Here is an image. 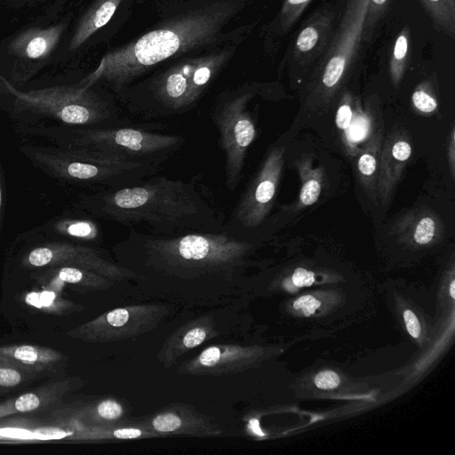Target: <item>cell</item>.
Wrapping results in <instances>:
<instances>
[{"mask_svg":"<svg viewBox=\"0 0 455 455\" xmlns=\"http://www.w3.org/2000/svg\"><path fill=\"white\" fill-rule=\"evenodd\" d=\"M352 110L349 105L339 107L336 115V124L339 129H347L351 124Z\"/></svg>","mask_w":455,"mask_h":455,"instance_id":"e575fe53","label":"cell"},{"mask_svg":"<svg viewBox=\"0 0 455 455\" xmlns=\"http://www.w3.org/2000/svg\"><path fill=\"white\" fill-rule=\"evenodd\" d=\"M167 315L162 305L146 304L115 308L69 331L67 335L85 342H112L155 329Z\"/></svg>","mask_w":455,"mask_h":455,"instance_id":"9c48e42d","label":"cell"},{"mask_svg":"<svg viewBox=\"0 0 455 455\" xmlns=\"http://www.w3.org/2000/svg\"><path fill=\"white\" fill-rule=\"evenodd\" d=\"M179 46L180 40L176 34L161 29L142 36L134 47V53L140 63L152 65L172 55Z\"/></svg>","mask_w":455,"mask_h":455,"instance_id":"d6986e66","label":"cell"},{"mask_svg":"<svg viewBox=\"0 0 455 455\" xmlns=\"http://www.w3.org/2000/svg\"><path fill=\"white\" fill-rule=\"evenodd\" d=\"M341 8L326 3L312 12L296 35L288 60L305 68L317 63L331 39Z\"/></svg>","mask_w":455,"mask_h":455,"instance_id":"8fae6325","label":"cell"},{"mask_svg":"<svg viewBox=\"0 0 455 455\" xmlns=\"http://www.w3.org/2000/svg\"><path fill=\"white\" fill-rule=\"evenodd\" d=\"M411 30L404 26L398 33L389 59V72L392 80L397 84L403 77L408 60Z\"/></svg>","mask_w":455,"mask_h":455,"instance_id":"603a6c76","label":"cell"},{"mask_svg":"<svg viewBox=\"0 0 455 455\" xmlns=\"http://www.w3.org/2000/svg\"><path fill=\"white\" fill-rule=\"evenodd\" d=\"M366 130V124L363 122V120L358 119L357 121H355L349 132L350 140L355 141L361 140L364 137Z\"/></svg>","mask_w":455,"mask_h":455,"instance_id":"74e56055","label":"cell"},{"mask_svg":"<svg viewBox=\"0 0 455 455\" xmlns=\"http://www.w3.org/2000/svg\"><path fill=\"white\" fill-rule=\"evenodd\" d=\"M32 267L71 266L93 271L117 281L136 279L137 275L113 260L104 251L68 242H53L33 248L22 260Z\"/></svg>","mask_w":455,"mask_h":455,"instance_id":"30bf717a","label":"cell"},{"mask_svg":"<svg viewBox=\"0 0 455 455\" xmlns=\"http://www.w3.org/2000/svg\"><path fill=\"white\" fill-rule=\"evenodd\" d=\"M0 99L9 100L15 111L59 121L71 127H98L125 123L110 102L83 82L56 84L20 90L0 76Z\"/></svg>","mask_w":455,"mask_h":455,"instance_id":"5b68a950","label":"cell"},{"mask_svg":"<svg viewBox=\"0 0 455 455\" xmlns=\"http://www.w3.org/2000/svg\"><path fill=\"white\" fill-rule=\"evenodd\" d=\"M291 281L295 286H310L315 282V274L303 267H298L292 276Z\"/></svg>","mask_w":455,"mask_h":455,"instance_id":"d6a6232c","label":"cell"},{"mask_svg":"<svg viewBox=\"0 0 455 455\" xmlns=\"http://www.w3.org/2000/svg\"><path fill=\"white\" fill-rule=\"evenodd\" d=\"M437 31L455 37V0H419Z\"/></svg>","mask_w":455,"mask_h":455,"instance_id":"44dd1931","label":"cell"},{"mask_svg":"<svg viewBox=\"0 0 455 455\" xmlns=\"http://www.w3.org/2000/svg\"><path fill=\"white\" fill-rule=\"evenodd\" d=\"M63 357L58 350L47 347L29 344L0 346V363L38 375L56 369Z\"/></svg>","mask_w":455,"mask_h":455,"instance_id":"e0dca14e","label":"cell"},{"mask_svg":"<svg viewBox=\"0 0 455 455\" xmlns=\"http://www.w3.org/2000/svg\"><path fill=\"white\" fill-rule=\"evenodd\" d=\"M142 425L158 436L164 435L213 436L222 432L204 414L180 404L166 407Z\"/></svg>","mask_w":455,"mask_h":455,"instance_id":"4fadbf2b","label":"cell"},{"mask_svg":"<svg viewBox=\"0 0 455 455\" xmlns=\"http://www.w3.org/2000/svg\"><path fill=\"white\" fill-rule=\"evenodd\" d=\"M218 333L214 320L209 316L187 323L166 339L158 354V359L169 367L188 350L217 336Z\"/></svg>","mask_w":455,"mask_h":455,"instance_id":"9a60e30c","label":"cell"},{"mask_svg":"<svg viewBox=\"0 0 455 455\" xmlns=\"http://www.w3.org/2000/svg\"><path fill=\"white\" fill-rule=\"evenodd\" d=\"M435 234V222L429 217H425L418 223L415 233L414 240L419 244L428 243Z\"/></svg>","mask_w":455,"mask_h":455,"instance_id":"83f0119b","label":"cell"},{"mask_svg":"<svg viewBox=\"0 0 455 455\" xmlns=\"http://www.w3.org/2000/svg\"><path fill=\"white\" fill-rule=\"evenodd\" d=\"M403 319L409 334L418 339L420 336L421 328L419 319L411 310H405L403 312Z\"/></svg>","mask_w":455,"mask_h":455,"instance_id":"836d02e7","label":"cell"},{"mask_svg":"<svg viewBox=\"0 0 455 455\" xmlns=\"http://www.w3.org/2000/svg\"><path fill=\"white\" fill-rule=\"evenodd\" d=\"M391 0H369L363 39L369 42L379 22L384 18Z\"/></svg>","mask_w":455,"mask_h":455,"instance_id":"d4e9b609","label":"cell"},{"mask_svg":"<svg viewBox=\"0 0 455 455\" xmlns=\"http://www.w3.org/2000/svg\"><path fill=\"white\" fill-rule=\"evenodd\" d=\"M57 299L51 291L32 292L28 295L27 301L38 308L52 312H63L72 307L69 301Z\"/></svg>","mask_w":455,"mask_h":455,"instance_id":"4316f807","label":"cell"},{"mask_svg":"<svg viewBox=\"0 0 455 455\" xmlns=\"http://www.w3.org/2000/svg\"><path fill=\"white\" fill-rule=\"evenodd\" d=\"M411 153V148L409 143L406 141H398L396 142L392 149L393 156L399 161L407 160Z\"/></svg>","mask_w":455,"mask_h":455,"instance_id":"8d00e7d4","label":"cell"},{"mask_svg":"<svg viewBox=\"0 0 455 455\" xmlns=\"http://www.w3.org/2000/svg\"><path fill=\"white\" fill-rule=\"evenodd\" d=\"M56 233L68 238L92 243L101 239L98 224L90 218H64L53 225Z\"/></svg>","mask_w":455,"mask_h":455,"instance_id":"7402d4cb","label":"cell"},{"mask_svg":"<svg viewBox=\"0 0 455 455\" xmlns=\"http://www.w3.org/2000/svg\"><path fill=\"white\" fill-rule=\"evenodd\" d=\"M4 173L0 163V234L2 230L3 216H4Z\"/></svg>","mask_w":455,"mask_h":455,"instance_id":"f35d334b","label":"cell"},{"mask_svg":"<svg viewBox=\"0 0 455 455\" xmlns=\"http://www.w3.org/2000/svg\"><path fill=\"white\" fill-rule=\"evenodd\" d=\"M77 205L91 217L144 225L156 235L226 230L222 209L196 176L183 180L152 175L134 185L84 195Z\"/></svg>","mask_w":455,"mask_h":455,"instance_id":"7a4b0ae2","label":"cell"},{"mask_svg":"<svg viewBox=\"0 0 455 455\" xmlns=\"http://www.w3.org/2000/svg\"><path fill=\"white\" fill-rule=\"evenodd\" d=\"M314 382L318 388L333 389L339 385L340 379L335 371L327 370L320 371L315 377Z\"/></svg>","mask_w":455,"mask_h":455,"instance_id":"4dcf8cb0","label":"cell"},{"mask_svg":"<svg viewBox=\"0 0 455 455\" xmlns=\"http://www.w3.org/2000/svg\"><path fill=\"white\" fill-rule=\"evenodd\" d=\"M450 294L452 299H455V281H452L450 285Z\"/></svg>","mask_w":455,"mask_h":455,"instance_id":"ab89813d","label":"cell"},{"mask_svg":"<svg viewBox=\"0 0 455 455\" xmlns=\"http://www.w3.org/2000/svg\"><path fill=\"white\" fill-rule=\"evenodd\" d=\"M412 102L419 110L426 113L435 110L437 107L435 99L421 89L413 92Z\"/></svg>","mask_w":455,"mask_h":455,"instance_id":"f1b7e54d","label":"cell"},{"mask_svg":"<svg viewBox=\"0 0 455 455\" xmlns=\"http://www.w3.org/2000/svg\"><path fill=\"white\" fill-rule=\"evenodd\" d=\"M127 228L126 237L112 247L116 262L138 280L159 285L233 291L252 249L227 230L163 235Z\"/></svg>","mask_w":455,"mask_h":455,"instance_id":"6da1fadb","label":"cell"},{"mask_svg":"<svg viewBox=\"0 0 455 455\" xmlns=\"http://www.w3.org/2000/svg\"><path fill=\"white\" fill-rule=\"evenodd\" d=\"M61 424L76 423L90 426H120L124 423V409L116 400L102 399L82 404H70L53 411Z\"/></svg>","mask_w":455,"mask_h":455,"instance_id":"2e32d148","label":"cell"},{"mask_svg":"<svg viewBox=\"0 0 455 455\" xmlns=\"http://www.w3.org/2000/svg\"><path fill=\"white\" fill-rule=\"evenodd\" d=\"M82 385L83 381L79 378H67L5 400L0 403V419L13 414L44 411L58 404Z\"/></svg>","mask_w":455,"mask_h":455,"instance_id":"5bb4252c","label":"cell"},{"mask_svg":"<svg viewBox=\"0 0 455 455\" xmlns=\"http://www.w3.org/2000/svg\"><path fill=\"white\" fill-rule=\"evenodd\" d=\"M253 349L235 344H218L186 362L179 372L196 376H221L244 370L254 357Z\"/></svg>","mask_w":455,"mask_h":455,"instance_id":"7c38bea8","label":"cell"},{"mask_svg":"<svg viewBox=\"0 0 455 455\" xmlns=\"http://www.w3.org/2000/svg\"><path fill=\"white\" fill-rule=\"evenodd\" d=\"M71 14L51 22L38 20L0 41V76L20 87L57 63L68 36Z\"/></svg>","mask_w":455,"mask_h":455,"instance_id":"8992f818","label":"cell"},{"mask_svg":"<svg viewBox=\"0 0 455 455\" xmlns=\"http://www.w3.org/2000/svg\"><path fill=\"white\" fill-rule=\"evenodd\" d=\"M30 132L48 137L59 147L96 151L158 166L186 141L180 135L155 132L126 122L98 127H39Z\"/></svg>","mask_w":455,"mask_h":455,"instance_id":"277c9868","label":"cell"},{"mask_svg":"<svg viewBox=\"0 0 455 455\" xmlns=\"http://www.w3.org/2000/svg\"><path fill=\"white\" fill-rule=\"evenodd\" d=\"M246 102L244 96L223 99L211 114L224 156L225 186L230 191H235L240 182L246 150L256 134L255 125L245 108Z\"/></svg>","mask_w":455,"mask_h":455,"instance_id":"ba28073f","label":"cell"},{"mask_svg":"<svg viewBox=\"0 0 455 455\" xmlns=\"http://www.w3.org/2000/svg\"><path fill=\"white\" fill-rule=\"evenodd\" d=\"M359 171L364 175H371L376 170V160L370 154L363 155L358 161Z\"/></svg>","mask_w":455,"mask_h":455,"instance_id":"d590c367","label":"cell"},{"mask_svg":"<svg viewBox=\"0 0 455 455\" xmlns=\"http://www.w3.org/2000/svg\"><path fill=\"white\" fill-rule=\"evenodd\" d=\"M20 151L35 167L51 177L103 189L134 185L156 174L161 167L96 151L59 146L27 145L21 147Z\"/></svg>","mask_w":455,"mask_h":455,"instance_id":"3957f363","label":"cell"},{"mask_svg":"<svg viewBox=\"0 0 455 455\" xmlns=\"http://www.w3.org/2000/svg\"><path fill=\"white\" fill-rule=\"evenodd\" d=\"M52 268L55 277L60 282L90 290H106L115 283L110 278L84 268L71 266H59Z\"/></svg>","mask_w":455,"mask_h":455,"instance_id":"ffe728a7","label":"cell"},{"mask_svg":"<svg viewBox=\"0 0 455 455\" xmlns=\"http://www.w3.org/2000/svg\"><path fill=\"white\" fill-rule=\"evenodd\" d=\"M313 0H284L279 14V29L288 33Z\"/></svg>","mask_w":455,"mask_h":455,"instance_id":"cb8c5ba5","label":"cell"},{"mask_svg":"<svg viewBox=\"0 0 455 455\" xmlns=\"http://www.w3.org/2000/svg\"><path fill=\"white\" fill-rule=\"evenodd\" d=\"M38 374L0 363V392H6L35 379Z\"/></svg>","mask_w":455,"mask_h":455,"instance_id":"484cf974","label":"cell"},{"mask_svg":"<svg viewBox=\"0 0 455 455\" xmlns=\"http://www.w3.org/2000/svg\"><path fill=\"white\" fill-rule=\"evenodd\" d=\"M320 306L321 302L311 295L301 296L293 303L294 309L300 310L306 316L315 314Z\"/></svg>","mask_w":455,"mask_h":455,"instance_id":"1f68e13d","label":"cell"},{"mask_svg":"<svg viewBox=\"0 0 455 455\" xmlns=\"http://www.w3.org/2000/svg\"><path fill=\"white\" fill-rule=\"evenodd\" d=\"M369 0H345L331 39L317 68L320 83L326 90L334 89L355 60L361 42Z\"/></svg>","mask_w":455,"mask_h":455,"instance_id":"52a82bcc","label":"cell"},{"mask_svg":"<svg viewBox=\"0 0 455 455\" xmlns=\"http://www.w3.org/2000/svg\"><path fill=\"white\" fill-rule=\"evenodd\" d=\"M72 433L67 438L69 441H113V440H133L140 438L156 437L154 432L145 426H90L76 423H70Z\"/></svg>","mask_w":455,"mask_h":455,"instance_id":"ac0fdd59","label":"cell"},{"mask_svg":"<svg viewBox=\"0 0 455 455\" xmlns=\"http://www.w3.org/2000/svg\"><path fill=\"white\" fill-rule=\"evenodd\" d=\"M321 193V185L315 180L307 181L300 191L299 198L304 205H311L316 202Z\"/></svg>","mask_w":455,"mask_h":455,"instance_id":"f546056e","label":"cell"}]
</instances>
